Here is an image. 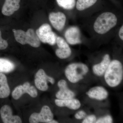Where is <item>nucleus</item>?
Wrapping results in <instances>:
<instances>
[{
	"label": "nucleus",
	"mask_w": 123,
	"mask_h": 123,
	"mask_svg": "<svg viewBox=\"0 0 123 123\" xmlns=\"http://www.w3.org/2000/svg\"><path fill=\"white\" fill-rule=\"evenodd\" d=\"M15 65L12 62L7 59L0 58V73H8L15 68Z\"/></svg>",
	"instance_id": "6ab92c4d"
},
{
	"label": "nucleus",
	"mask_w": 123,
	"mask_h": 123,
	"mask_svg": "<svg viewBox=\"0 0 123 123\" xmlns=\"http://www.w3.org/2000/svg\"><path fill=\"white\" fill-rule=\"evenodd\" d=\"M56 43L59 48L55 51V54L61 59H65L70 56L72 51L68 44L63 38L57 37Z\"/></svg>",
	"instance_id": "9d476101"
},
{
	"label": "nucleus",
	"mask_w": 123,
	"mask_h": 123,
	"mask_svg": "<svg viewBox=\"0 0 123 123\" xmlns=\"http://www.w3.org/2000/svg\"><path fill=\"white\" fill-rule=\"evenodd\" d=\"M123 26H122L119 31V35L120 38L122 40H123Z\"/></svg>",
	"instance_id": "a878e982"
},
{
	"label": "nucleus",
	"mask_w": 123,
	"mask_h": 123,
	"mask_svg": "<svg viewBox=\"0 0 123 123\" xmlns=\"http://www.w3.org/2000/svg\"><path fill=\"white\" fill-rule=\"evenodd\" d=\"M66 17L61 12H51L49 15V19L52 25L58 31L62 30L66 21Z\"/></svg>",
	"instance_id": "f8f14e48"
},
{
	"label": "nucleus",
	"mask_w": 123,
	"mask_h": 123,
	"mask_svg": "<svg viewBox=\"0 0 123 123\" xmlns=\"http://www.w3.org/2000/svg\"><path fill=\"white\" fill-rule=\"evenodd\" d=\"M113 122V119L111 116L109 115L104 117L99 118L96 121L97 123H111Z\"/></svg>",
	"instance_id": "4be33fe9"
},
{
	"label": "nucleus",
	"mask_w": 123,
	"mask_h": 123,
	"mask_svg": "<svg viewBox=\"0 0 123 123\" xmlns=\"http://www.w3.org/2000/svg\"><path fill=\"white\" fill-rule=\"evenodd\" d=\"M56 105L60 107H66L72 110H77L81 106V103L78 100L74 98L68 99H56L55 100Z\"/></svg>",
	"instance_id": "f3484780"
},
{
	"label": "nucleus",
	"mask_w": 123,
	"mask_h": 123,
	"mask_svg": "<svg viewBox=\"0 0 123 123\" xmlns=\"http://www.w3.org/2000/svg\"><path fill=\"white\" fill-rule=\"evenodd\" d=\"M36 34L42 43L53 46L56 43L57 36L52 30L50 25L45 23L36 31Z\"/></svg>",
	"instance_id": "39448f33"
},
{
	"label": "nucleus",
	"mask_w": 123,
	"mask_h": 123,
	"mask_svg": "<svg viewBox=\"0 0 123 123\" xmlns=\"http://www.w3.org/2000/svg\"><path fill=\"white\" fill-rule=\"evenodd\" d=\"M16 41L23 45L29 44L33 47H39L40 41L33 29H28L26 32L22 30H13Z\"/></svg>",
	"instance_id": "20e7f679"
},
{
	"label": "nucleus",
	"mask_w": 123,
	"mask_h": 123,
	"mask_svg": "<svg viewBox=\"0 0 123 123\" xmlns=\"http://www.w3.org/2000/svg\"><path fill=\"white\" fill-rule=\"evenodd\" d=\"M86 116V113L84 111H79L75 115V118L79 120L84 119Z\"/></svg>",
	"instance_id": "393cba45"
},
{
	"label": "nucleus",
	"mask_w": 123,
	"mask_h": 123,
	"mask_svg": "<svg viewBox=\"0 0 123 123\" xmlns=\"http://www.w3.org/2000/svg\"><path fill=\"white\" fill-rule=\"evenodd\" d=\"M58 121H56V120H54L52 119V120H51L49 123H58Z\"/></svg>",
	"instance_id": "bb28decb"
},
{
	"label": "nucleus",
	"mask_w": 123,
	"mask_h": 123,
	"mask_svg": "<svg viewBox=\"0 0 123 123\" xmlns=\"http://www.w3.org/2000/svg\"><path fill=\"white\" fill-rule=\"evenodd\" d=\"M89 68L87 65L82 63H73L66 67L65 71L68 80L72 83H76L84 78L88 73Z\"/></svg>",
	"instance_id": "7ed1b4c3"
},
{
	"label": "nucleus",
	"mask_w": 123,
	"mask_h": 123,
	"mask_svg": "<svg viewBox=\"0 0 123 123\" xmlns=\"http://www.w3.org/2000/svg\"><path fill=\"white\" fill-rule=\"evenodd\" d=\"M0 114L4 123H22V121L20 117L18 116L13 115L12 109L8 105L2 106L0 110Z\"/></svg>",
	"instance_id": "1a4fd4ad"
},
{
	"label": "nucleus",
	"mask_w": 123,
	"mask_h": 123,
	"mask_svg": "<svg viewBox=\"0 0 123 123\" xmlns=\"http://www.w3.org/2000/svg\"><path fill=\"white\" fill-rule=\"evenodd\" d=\"M21 0H5L2 9L3 15L10 16L14 12L18 11L20 8Z\"/></svg>",
	"instance_id": "4468645a"
},
{
	"label": "nucleus",
	"mask_w": 123,
	"mask_h": 123,
	"mask_svg": "<svg viewBox=\"0 0 123 123\" xmlns=\"http://www.w3.org/2000/svg\"><path fill=\"white\" fill-rule=\"evenodd\" d=\"M97 121V118L94 115H90L86 117L82 121V123H95Z\"/></svg>",
	"instance_id": "5701e85b"
},
{
	"label": "nucleus",
	"mask_w": 123,
	"mask_h": 123,
	"mask_svg": "<svg viewBox=\"0 0 123 123\" xmlns=\"http://www.w3.org/2000/svg\"><path fill=\"white\" fill-rule=\"evenodd\" d=\"M53 118V114L50 108L45 105L42 107L39 113L35 112L31 115L29 121L31 123H49Z\"/></svg>",
	"instance_id": "423d86ee"
},
{
	"label": "nucleus",
	"mask_w": 123,
	"mask_h": 123,
	"mask_svg": "<svg viewBox=\"0 0 123 123\" xmlns=\"http://www.w3.org/2000/svg\"><path fill=\"white\" fill-rule=\"evenodd\" d=\"M25 93L28 94L31 97L35 98L38 95V92L35 87L31 86L28 82H25L22 85L17 86L12 93V95L14 99H18Z\"/></svg>",
	"instance_id": "6e6552de"
},
{
	"label": "nucleus",
	"mask_w": 123,
	"mask_h": 123,
	"mask_svg": "<svg viewBox=\"0 0 123 123\" xmlns=\"http://www.w3.org/2000/svg\"><path fill=\"white\" fill-rule=\"evenodd\" d=\"M10 93L7 77L4 74L0 73V98H7Z\"/></svg>",
	"instance_id": "a211bd4d"
},
{
	"label": "nucleus",
	"mask_w": 123,
	"mask_h": 123,
	"mask_svg": "<svg viewBox=\"0 0 123 123\" xmlns=\"http://www.w3.org/2000/svg\"><path fill=\"white\" fill-rule=\"evenodd\" d=\"M48 82L54 84L55 80L53 78L48 76L43 69H41L38 70L35 78V85L38 89L43 91L47 90L48 89Z\"/></svg>",
	"instance_id": "0eeeda50"
},
{
	"label": "nucleus",
	"mask_w": 123,
	"mask_h": 123,
	"mask_svg": "<svg viewBox=\"0 0 123 123\" xmlns=\"http://www.w3.org/2000/svg\"><path fill=\"white\" fill-rule=\"evenodd\" d=\"M86 94L90 98L99 101L104 100L107 98L108 92L102 86H96L90 89Z\"/></svg>",
	"instance_id": "2eb2a0df"
},
{
	"label": "nucleus",
	"mask_w": 123,
	"mask_h": 123,
	"mask_svg": "<svg viewBox=\"0 0 123 123\" xmlns=\"http://www.w3.org/2000/svg\"><path fill=\"white\" fill-rule=\"evenodd\" d=\"M111 62L109 55H105L101 63L95 65L93 66L92 69L94 73L98 76L103 75L107 69Z\"/></svg>",
	"instance_id": "dca6fc26"
},
{
	"label": "nucleus",
	"mask_w": 123,
	"mask_h": 123,
	"mask_svg": "<svg viewBox=\"0 0 123 123\" xmlns=\"http://www.w3.org/2000/svg\"><path fill=\"white\" fill-rule=\"evenodd\" d=\"M57 86L60 90L56 94L58 99H68L73 98L75 94L68 87V84L65 80H61L58 82Z\"/></svg>",
	"instance_id": "9b49d317"
},
{
	"label": "nucleus",
	"mask_w": 123,
	"mask_h": 123,
	"mask_svg": "<svg viewBox=\"0 0 123 123\" xmlns=\"http://www.w3.org/2000/svg\"><path fill=\"white\" fill-rule=\"evenodd\" d=\"M97 0H78L76 8L79 11H82L89 8L95 4Z\"/></svg>",
	"instance_id": "aec40b11"
},
{
	"label": "nucleus",
	"mask_w": 123,
	"mask_h": 123,
	"mask_svg": "<svg viewBox=\"0 0 123 123\" xmlns=\"http://www.w3.org/2000/svg\"><path fill=\"white\" fill-rule=\"evenodd\" d=\"M60 7L67 10L72 9L76 4L75 0H56Z\"/></svg>",
	"instance_id": "412c9836"
},
{
	"label": "nucleus",
	"mask_w": 123,
	"mask_h": 123,
	"mask_svg": "<svg viewBox=\"0 0 123 123\" xmlns=\"http://www.w3.org/2000/svg\"><path fill=\"white\" fill-rule=\"evenodd\" d=\"M8 44L6 40L3 39L1 37V33L0 30V50H5L7 48Z\"/></svg>",
	"instance_id": "b1692460"
},
{
	"label": "nucleus",
	"mask_w": 123,
	"mask_h": 123,
	"mask_svg": "<svg viewBox=\"0 0 123 123\" xmlns=\"http://www.w3.org/2000/svg\"><path fill=\"white\" fill-rule=\"evenodd\" d=\"M117 22V18L114 14L106 12L97 18L94 24V29L97 33L103 34L115 26Z\"/></svg>",
	"instance_id": "f03ea898"
},
{
	"label": "nucleus",
	"mask_w": 123,
	"mask_h": 123,
	"mask_svg": "<svg viewBox=\"0 0 123 123\" xmlns=\"http://www.w3.org/2000/svg\"><path fill=\"white\" fill-rule=\"evenodd\" d=\"M65 37L68 43L72 45L81 43L80 32L77 27L72 26L68 29L65 34Z\"/></svg>",
	"instance_id": "ddd939ff"
},
{
	"label": "nucleus",
	"mask_w": 123,
	"mask_h": 123,
	"mask_svg": "<svg viewBox=\"0 0 123 123\" xmlns=\"http://www.w3.org/2000/svg\"><path fill=\"white\" fill-rule=\"evenodd\" d=\"M123 77L122 63L117 60L111 61L105 73L104 78L106 83L111 87H116L120 84Z\"/></svg>",
	"instance_id": "f257e3e1"
}]
</instances>
